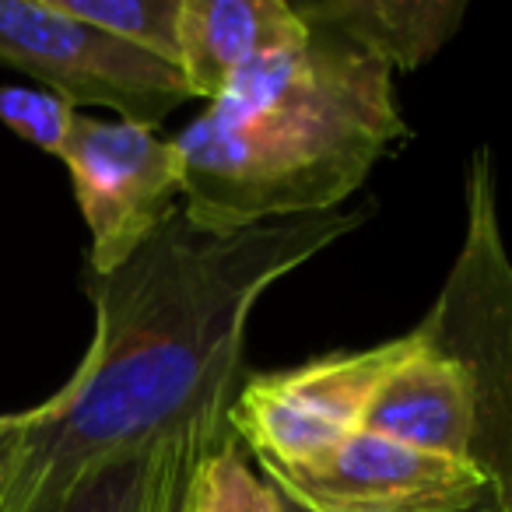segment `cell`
<instances>
[{
  "label": "cell",
  "mask_w": 512,
  "mask_h": 512,
  "mask_svg": "<svg viewBox=\"0 0 512 512\" xmlns=\"http://www.w3.org/2000/svg\"><path fill=\"white\" fill-rule=\"evenodd\" d=\"M428 344L411 327L393 341L358 351H330L313 362L242 379L228 428L256 463H309L362 432L376 390L393 369Z\"/></svg>",
  "instance_id": "cell-4"
},
{
  "label": "cell",
  "mask_w": 512,
  "mask_h": 512,
  "mask_svg": "<svg viewBox=\"0 0 512 512\" xmlns=\"http://www.w3.org/2000/svg\"><path fill=\"white\" fill-rule=\"evenodd\" d=\"M306 39L292 0H183L176 67L193 99L214 102L242 71Z\"/></svg>",
  "instance_id": "cell-8"
},
{
  "label": "cell",
  "mask_w": 512,
  "mask_h": 512,
  "mask_svg": "<svg viewBox=\"0 0 512 512\" xmlns=\"http://www.w3.org/2000/svg\"><path fill=\"white\" fill-rule=\"evenodd\" d=\"M281 502H285V498H281ZM285 512H299V509H295V505H288V502H285Z\"/></svg>",
  "instance_id": "cell-18"
},
{
  "label": "cell",
  "mask_w": 512,
  "mask_h": 512,
  "mask_svg": "<svg viewBox=\"0 0 512 512\" xmlns=\"http://www.w3.org/2000/svg\"><path fill=\"white\" fill-rule=\"evenodd\" d=\"M190 512H285V502L264 474L249 467L232 435L193 470Z\"/></svg>",
  "instance_id": "cell-13"
},
{
  "label": "cell",
  "mask_w": 512,
  "mask_h": 512,
  "mask_svg": "<svg viewBox=\"0 0 512 512\" xmlns=\"http://www.w3.org/2000/svg\"><path fill=\"white\" fill-rule=\"evenodd\" d=\"M218 446H207V442H186L176 453L169 470V481H165V495H162V512H190V481L197 463L207 453H214Z\"/></svg>",
  "instance_id": "cell-15"
},
{
  "label": "cell",
  "mask_w": 512,
  "mask_h": 512,
  "mask_svg": "<svg viewBox=\"0 0 512 512\" xmlns=\"http://www.w3.org/2000/svg\"><path fill=\"white\" fill-rule=\"evenodd\" d=\"M407 137L390 67L309 29L306 43L242 71L172 137L183 158L179 207L211 235L341 211Z\"/></svg>",
  "instance_id": "cell-2"
},
{
  "label": "cell",
  "mask_w": 512,
  "mask_h": 512,
  "mask_svg": "<svg viewBox=\"0 0 512 512\" xmlns=\"http://www.w3.org/2000/svg\"><path fill=\"white\" fill-rule=\"evenodd\" d=\"M92 235L88 274H113L179 211L183 158L158 127L78 113L60 151Z\"/></svg>",
  "instance_id": "cell-6"
},
{
  "label": "cell",
  "mask_w": 512,
  "mask_h": 512,
  "mask_svg": "<svg viewBox=\"0 0 512 512\" xmlns=\"http://www.w3.org/2000/svg\"><path fill=\"white\" fill-rule=\"evenodd\" d=\"M0 64L78 106L158 127L193 99L179 67L60 11L57 0H0Z\"/></svg>",
  "instance_id": "cell-5"
},
{
  "label": "cell",
  "mask_w": 512,
  "mask_h": 512,
  "mask_svg": "<svg viewBox=\"0 0 512 512\" xmlns=\"http://www.w3.org/2000/svg\"><path fill=\"white\" fill-rule=\"evenodd\" d=\"M463 197V242L421 327L428 344L456 358L474 383L470 460L498 484L512 512V260L498 228L495 158L488 148L470 155Z\"/></svg>",
  "instance_id": "cell-3"
},
{
  "label": "cell",
  "mask_w": 512,
  "mask_h": 512,
  "mask_svg": "<svg viewBox=\"0 0 512 512\" xmlns=\"http://www.w3.org/2000/svg\"><path fill=\"white\" fill-rule=\"evenodd\" d=\"M78 22L109 32L120 43L155 53L176 67L179 57V8L183 0H57Z\"/></svg>",
  "instance_id": "cell-12"
},
{
  "label": "cell",
  "mask_w": 512,
  "mask_h": 512,
  "mask_svg": "<svg viewBox=\"0 0 512 512\" xmlns=\"http://www.w3.org/2000/svg\"><path fill=\"white\" fill-rule=\"evenodd\" d=\"M186 442H204V439L169 442V446L123 456V460H113L106 467L92 470L60 502L57 512H162V495H165L172 460H176V453ZM207 446H214V442H207Z\"/></svg>",
  "instance_id": "cell-11"
},
{
  "label": "cell",
  "mask_w": 512,
  "mask_h": 512,
  "mask_svg": "<svg viewBox=\"0 0 512 512\" xmlns=\"http://www.w3.org/2000/svg\"><path fill=\"white\" fill-rule=\"evenodd\" d=\"M260 474L299 512H453L495 484L467 456L428 453L372 432H355L320 460L260 463Z\"/></svg>",
  "instance_id": "cell-7"
},
{
  "label": "cell",
  "mask_w": 512,
  "mask_h": 512,
  "mask_svg": "<svg viewBox=\"0 0 512 512\" xmlns=\"http://www.w3.org/2000/svg\"><path fill=\"white\" fill-rule=\"evenodd\" d=\"M74 116H78V109L67 99H60V95L46 92V88H0V123L15 130L32 148L46 151V155L60 158Z\"/></svg>",
  "instance_id": "cell-14"
},
{
  "label": "cell",
  "mask_w": 512,
  "mask_h": 512,
  "mask_svg": "<svg viewBox=\"0 0 512 512\" xmlns=\"http://www.w3.org/2000/svg\"><path fill=\"white\" fill-rule=\"evenodd\" d=\"M309 29H327L383 60L390 71H414L460 32L467 0H299Z\"/></svg>",
  "instance_id": "cell-10"
},
{
  "label": "cell",
  "mask_w": 512,
  "mask_h": 512,
  "mask_svg": "<svg viewBox=\"0 0 512 512\" xmlns=\"http://www.w3.org/2000/svg\"><path fill=\"white\" fill-rule=\"evenodd\" d=\"M18 432H22V411H18V414H0V474H4L11 453H15Z\"/></svg>",
  "instance_id": "cell-16"
},
{
  "label": "cell",
  "mask_w": 512,
  "mask_h": 512,
  "mask_svg": "<svg viewBox=\"0 0 512 512\" xmlns=\"http://www.w3.org/2000/svg\"><path fill=\"white\" fill-rule=\"evenodd\" d=\"M362 432L428 449V453L470 460L477 404L467 369L456 358L425 344L418 355H411L400 369L386 376L365 411Z\"/></svg>",
  "instance_id": "cell-9"
},
{
  "label": "cell",
  "mask_w": 512,
  "mask_h": 512,
  "mask_svg": "<svg viewBox=\"0 0 512 512\" xmlns=\"http://www.w3.org/2000/svg\"><path fill=\"white\" fill-rule=\"evenodd\" d=\"M453 512H509V509H505V498H502V491H498V484H491L477 502L463 505V509H453Z\"/></svg>",
  "instance_id": "cell-17"
},
{
  "label": "cell",
  "mask_w": 512,
  "mask_h": 512,
  "mask_svg": "<svg viewBox=\"0 0 512 512\" xmlns=\"http://www.w3.org/2000/svg\"><path fill=\"white\" fill-rule=\"evenodd\" d=\"M365 218L369 207H341L211 235L179 207L123 267L88 274L92 344L46 404L22 411L0 512H57L113 460L183 439H232L256 302Z\"/></svg>",
  "instance_id": "cell-1"
}]
</instances>
